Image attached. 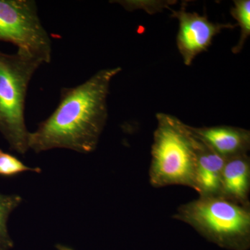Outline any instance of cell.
<instances>
[{
	"instance_id": "10",
	"label": "cell",
	"mask_w": 250,
	"mask_h": 250,
	"mask_svg": "<svg viewBox=\"0 0 250 250\" xmlns=\"http://www.w3.org/2000/svg\"><path fill=\"white\" fill-rule=\"evenodd\" d=\"M22 201L20 195L0 193V250H10L14 248V241L8 231V219Z\"/></svg>"
},
{
	"instance_id": "8",
	"label": "cell",
	"mask_w": 250,
	"mask_h": 250,
	"mask_svg": "<svg viewBox=\"0 0 250 250\" xmlns=\"http://www.w3.org/2000/svg\"><path fill=\"white\" fill-rule=\"evenodd\" d=\"M197 138L199 145L194 190L198 192L199 196H218L220 195L222 174L226 159Z\"/></svg>"
},
{
	"instance_id": "6",
	"label": "cell",
	"mask_w": 250,
	"mask_h": 250,
	"mask_svg": "<svg viewBox=\"0 0 250 250\" xmlns=\"http://www.w3.org/2000/svg\"><path fill=\"white\" fill-rule=\"evenodd\" d=\"M172 16L179 21L177 45L187 65H191L198 54L207 50L217 34L225 29H233L236 25L211 22L207 15L188 12L184 6L179 11H172Z\"/></svg>"
},
{
	"instance_id": "4",
	"label": "cell",
	"mask_w": 250,
	"mask_h": 250,
	"mask_svg": "<svg viewBox=\"0 0 250 250\" xmlns=\"http://www.w3.org/2000/svg\"><path fill=\"white\" fill-rule=\"evenodd\" d=\"M42 62L22 51L0 52V133L10 149L23 154L29 150V131L24 108L29 82Z\"/></svg>"
},
{
	"instance_id": "11",
	"label": "cell",
	"mask_w": 250,
	"mask_h": 250,
	"mask_svg": "<svg viewBox=\"0 0 250 250\" xmlns=\"http://www.w3.org/2000/svg\"><path fill=\"white\" fill-rule=\"evenodd\" d=\"M231 14L237 21L236 25L241 28V35L236 45L232 48L233 54H238L243 49L247 39L250 35V1L236 0L231 8Z\"/></svg>"
},
{
	"instance_id": "2",
	"label": "cell",
	"mask_w": 250,
	"mask_h": 250,
	"mask_svg": "<svg viewBox=\"0 0 250 250\" xmlns=\"http://www.w3.org/2000/svg\"><path fill=\"white\" fill-rule=\"evenodd\" d=\"M156 120L149 170L151 185L185 186L194 189L198 138L191 126L175 116L159 113Z\"/></svg>"
},
{
	"instance_id": "7",
	"label": "cell",
	"mask_w": 250,
	"mask_h": 250,
	"mask_svg": "<svg viewBox=\"0 0 250 250\" xmlns=\"http://www.w3.org/2000/svg\"><path fill=\"white\" fill-rule=\"evenodd\" d=\"M191 129L197 137L225 159L248 154L250 150L249 130L227 125L191 126Z\"/></svg>"
},
{
	"instance_id": "12",
	"label": "cell",
	"mask_w": 250,
	"mask_h": 250,
	"mask_svg": "<svg viewBox=\"0 0 250 250\" xmlns=\"http://www.w3.org/2000/svg\"><path fill=\"white\" fill-rule=\"evenodd\" d=\"M24 172L41 173V169L39 167H28L16 156L0 149V176L5 177H16Z\"/></svg>"
},
{
	"instance_id": "1",
	"label": "cell",
	"mask_w": 250,
	"mask_h": 250,
	"mask_svg": "<svg viewBox=\"0 0 250 250\" xmlns=\"http://www.w3.org/2000/svg\"><path fill=\"white\" fill-rule=\"evenodd\" d=\"M121 70H101L82 84L62 88L57 108L29 132V149L36 153L55 148L93 152L107 121L110 84Z\"/></svg>"
},
{
	"instance_id": "3",
	"label": "cell",
	"mask_w": 250,
	"mask_h": 250,
	"mask_svg": "<svg viewBox=\"0 0 250 250\" xmlns=\"http://www.w3.org/2000/svg\"><path fill=\"white\" fill-rule=\"evenodd\" d=\"M173 217L224 249H250V206L221 195L199 196L181 205Z\"/></svg>"
},
{
	"instance_id": "5",
	"label": "cell",
	"mask_w": 250,
	"mask_h": 250,
	"mask_svg": "<svg viewBox=\"0 0 250 250\" xmlns=\"http://www.w3.org/2000/svg\"><path fill=\"white\" fill-rule=\"evenodd\" d=\"M0 41L14 44L42 63L51 62L52 41L32 0H0Z\"/></svg>"
},
{
	"instance_id": "9",
	"label": "cell",
	"mask_w": 250,
	"mask_h": 250,
	"mask_svg": "<svg viewBox=\"0 0 250 250\" xmlns=\"http://www.w3.org/2000/svg\"><path fill=\"white\" fill-rule=\"evenodd\" d=\"M250 160L248 154L226 159L220 195L241 205L250 206Z\"/></svg>"
}]
</instances>
